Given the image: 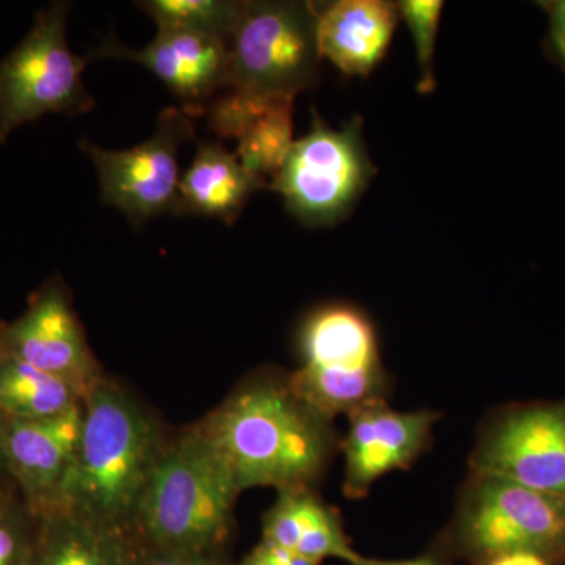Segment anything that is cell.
Instances as JSON below:
<instances>
[{
    "mask_svg": "<svg viewBox=\"0 0 565 565\" xmlns=\"http://www.w3.org/2000/svg\"><path fill=\"white\" fill-rule=\"evenodd\" d=\"M321 61L315 3L245 2L228 41L226 88L294 99L313 87Z\"/></svg>",
    "mask_w": 565,
    "mask_h": 565,
    "instance_id": "obj_6",
    "label": "cell"
},
{
    "mask_svg": "<svg viewBox=\"0 0 565 565\" xmlns=\"http://www.w3.org/2000/svg\"><path fill=\"white\" fill-rule=\"evenodd\" d=\"M548 14V47L565 73V0L542 3Z\"/></svg>",
    "mask_w": 565,
    "mask_h": 565,
    "instance_id": "obj_27",
    "label": "cell"
},
{
    "mask_svg": "<svg viewBox=\"0 0 565 565\" xmlns=\"http://www.w3.org/2000/svg\"><path fill=\"white\" fill-rule=\"evenodd\" d=\"M318 561L288 552L267 542H259L255 548L244 557L241 563L234 565H321Z\"/></svg>",
    "mask_w": 565,
    "mask_h": 565,
    "instance_id": "obj_26",
    "label": "cell"
},
{
    "mask_svg": "<svg viewBox=\"0 0 565 565\" xmlns=\"http://www.w3.org/2000/svg\"><path fill=\"white\" fill-rule=\"evenodd\" d=\"M266 182L248 172L237 156L218 141H202L191 167L181 177L174 214L218 218L232 225L248 199L266 188Z\"/></svg>",
    "mask_w": 565,
    "mask_h": 565,
    "instance_id": "obj_17",
    "label": "cell"
},
{
    "mask_svg": "<svg viewBox=\"0 0 565 565\" xmlns=\"http://www.w3.org/2000/svg\"><path fill=\"white\" fill-rule=\"evenodd\" d=\"M36 525L20 493L0 497V565H31Z\"/></svg>",
    "mask_w": 565,
    "mask_h": 565,
    "instance_id": "obj_24",
    "label": "cell"
},
{
    "mask_svg": "<svg viewBox=\"0 0 565 565\" xmlns=\"http://www.w3.org/2000/svg\"><path fill=\"white\" fill-rule=\"evenodd\" d=\"M460 541L490 561L512 553L552 556L565 548V500L493 476H475Z\"/></svg>",
    "mask_w": 565,
    "mask_h": 565,
    "instance_id": "obj_8",
    "label": "cell"
},
{
    "mask_svg": "<svg viewBox=\"0 0 565 565\" xmlns=\"http://www.w3.org/2000/svg\"><path fill=\"white\" fill-rule=\"evenodd\" d=\"M275 99L277 96L226 88V92L207 107V129L218 139L239 141L262 120Z\"/></svg>",
    "mask_w": 565,
    "mask_h": 565,
    "instance_id": "obj_22",
    "label": "cell"
},
{
    "mask_svg": "<svg viewBox=\"0 0 565 565\" xmlns=\"http://www.w3.org/2000/svg\"><path fill=\"white\" fill-rule=\"evenodd\" d=\"M158 29H178L228 43L245 2L232 0H147L137 3Z\"/></svg>",
    "mask_w": 565,
    "mask_h": 565,
    "instance_id": "obj_21",
    "label": "cell"
},
{
    "mask_svg": "<svg viewBox=\"0 0 565 565\" xmlns=\"http://www.w3.org/2000/svg\"><path fill=\"white\" fill-rule=\"evenodd\" d=\"M239 490L195 424L170 435L134 514L129 539L177 555L225 556Z\"/></svg>",
    "mask_w": 565,
    "mask_h": 565,
    "instance_id": "obj_3",
    "label": "cell"
},
{
    "mask_svg": "<svg viewBox=\"0 0 565 565\" xmlns=\"http://www.w3.org/2000/svg\"><path fill=\"white\" fill-rule=\"evenodd\" d=\"M399 20L397 3L386 0L316 7L319 54L345 76H367L384 61Z\"/></svg>",
    "mask_w": 565,
    "mask_h": 565,
    "instance_id": "obj_15",
    "label": "cell"
},
{
    "mask_svg": "<svg viewBox=\"0 0 565 565\" xmlns=\"http://www.w3.org/2000/svg\"><path fill=\"white\" fill-rule=\"evenodd\" d=\"M401 20L407 24L414 39L418 63V92L430 95L435 90V41L440 25L444 2L441 0H403L397 2Z\"/></svg>",
    "mask_w": 565,
    "mask_h": 565,
    "instance_id": "obj_23",
    "label": "cell"
},
{
    "mask_svg": "<svg viewBox=\"0 0 565 565\" xmlns=\"http://www.w3.org/2000/svg\"><path fill=\"white\" fill-rule=\"evenodd\" d=\"M352 565H440L430 557H416V559H404V561H384V559H371V557H363L360 555L353 561Z\"/></svg>",
    "mask_w": 565,
    "mask_h": 565,
    "instance_id": "obj_29",
    "label": "cell"
},
{
    "mask_svg": "<svg viewBox=\"0 0 565 565\" xmlns=\"http://www.w3.org/2000/svg\"><path fill=\"white\" fill-rule=\"evenodd\" d=\"M374 174L360 118L334 129L316 117L270 188L305 225L330 226L351 214Z\"/></svg>",
    "mask_w": 565,
    "mask_h": 565,
    "instance_id": "obj_7",
    "label": "cell"
},
{
    "mask_svg": "<svg viewBox=\"0 0 565 565\" xmlns=\"http://www.w3.org/2000/svg\"><path fill=\"white\" fill-rule=\"evenodd\" d=\"M292 98H277L262 120L237 141L236 156L248 172L277 177L294 145Z\"/></svg>",
    "mask_w": 565,
    "mask_h": 565,
    "instance_id": "obj_20",
    "label": "cell"
},
{
    "mask_svg": "<svg viewBox=\"0 0 565 565\" xmlns=\"http://www.w3.org/2000/svg\"><path fill=\"white\" fill-rule=\"evenodd\" d=\"M128 535L54 509L39 515L31 565H132Z\"/></svg>",
    "mask_w": 565,
    "mask_h": 565,
    "instance_id": "obj_18",
    "label": "cell"
},
{
    "mask_svg": "<svg viewBox=\"0 0 565 565\" xmlns=\"http://www.w3.org/2000/svg\"><path fill=\"white\" fill-rule=\"evenodd\" d=\"M0 355L61 379L84 399L107 375L88 344L61 277L36 289L24 313L0 322Z\"/></svg>",
    "mask_w": 565,
    "mask_h": 565,
    "instance_id": "obj_10",
    "label": "cell"
},
{
    "mask_svg": "<svg viewBox=\"0 0 565 565\" xmlns=\"http://www.w3.org/2000/svg\"><path fill=\"white\" fill-rule=\"evenodd\" d=\"M82 403L84 397L61 379L0 355V418H50Z\"/></svg>",
    "mask_w": 565,
    "mask_h": 565,
    "instance_id": "obj_19",
    "label": "cell"
},
{
    "mask_svg": "<svg viewBox=\"0 0 565 565\" xmlns=\"http://www.w3.org/2000/svg\"><path fill=\"white\" fill-rule=\"evenodd\" d=\"M475 476H493L565 500V404L505 412L482 435Z\"/></svg>",
    "mask_w": 565,
    "mask_h": 565,
    "instance_id": "obj_11",
    "label": "cell"
},
{
    "mask_svg": "<svg viewBox=\"0 0 565 565\" xmlns=\"http://www.w3.org/2000/svg\"><path fill=\"white\" fill-rule=\"evenodd\" d=\"M438 416L430 411L397 412L384 399L349 415L343 441L345 497H366L375 481L411 467L426 449Z\"/></svg>",
    "mask_w": 565,
    "mask_h": 565,
    "instance_id": "obj_14",
    "label": "cell"
},
{
    "mask_svg": "<svg viewBox=\"0 0 565 565\" xmlns=\"http://www.w3.org/2000/svg\"><path fill=\"white\" fill-rule=\"evenodd\" d=\"M169 438L161 419L106 375L84 399L79 445L55 509L129 537L141 493Z\"/></svg>",
    "mask_w": 565,
    "mask_h": 565,
    "instance_id": "obj_2",
    "label": "cell"
},
{
    "mask_svg": "<svg viewBox=\"0 0 565 565\" xmlns=\"http://www.w3.org/2000/svg\"><path fill=\"white\" fill-rule=\"evenodd\" d=\"M262 541L318 563L341 559L352 565L360 556L344 533L340 515L313 489L278 492L277 501L263 516Z\"/></svg>",
    "mask_w": 565,
    "mask_h": 565,
    "instance_id": "obj_16",
    "label": "cell"
},
{
    "mask_svg": "<svg viewBox=\"0 0 565 565\" xmlns=\"http://www.w3.org/2000/svg\"><path fill=\"white\" fill-rule=\"evenodd\" d=\"M68 2L36 13L31 31L0 62V143L44 115H81L93 109L82 74L87 61L66 39Z\"/></svg>",
    "mask_w": 565,
    "mask_h": 565,
    "instance_id": "obj_5",
    "label": "cell"
},
{
    "mask_svg": "<svg viewBox=\"0 0 565 565\" xmlns=\"http://www.w3.org/2000/svg\"><path fill=\"white\" fill-rule=\"evenodd\" d=\"M195 427L241 493L313 489L337 448L333 419L294 392L289 375H252Z\"/></svg>",
    "mask_w": 565,
    "mask_h": 565,
    "instance_id": "obj_1",
    "label": "cell"
},
{
    "mask_svg": "<svg viewBox=\"0 0 565 565\" xmlns=\"http://www.w3.org/2000/svg\"><path fill=\"white\" fill-rule=\"evenodd\" d=\"M487 565H546L544 557L533 555V553H512L493 557Z\"/></svg>",
    "mask_w": 565,
    "mask_h": 565,
    "instance_id": "obj_28",
    "label": "cell"
},
{
    "mask_svg": "<svg viewBox=\"0 0 565 565\" xmlns=\"http://www.w3.org/2000/svg\"><path fill=\"white\" fill-rule=\"evenodd\" d=\"M93 58H118L151 71L180 99L192 118L206 114L214 95L228 84V43L178 29H159L143 50H129L110 33Z\"/></svg>",
    "mask_w": 565,
    "mask_h": 565,
    "instance_id": "obj_13",
    "label": "cell"
},
{
    "mask_svg": "<svg viewBox=\"0 0 565 565\" xmlns=\"http://www.w3.org/2000/svg\"><path fill=\"white\" fill-rule=\"evenodd\" d=\"M195 121L178 107H167L150 139L129 150L110 151L82 141L99 178L104 203L117 207L136 225L177 211L180 150L195 139Z\"/></svg>",
    "mask_w": 565,
    "mask_h": 565,
    "instance_id": "obj_9",
    "label": "cell"
},
{
    "mask_svg": "<svg viewBox=\"0 0 565 565\" xmlns=\"http://www.w3.org/2000/svg\"><path fill=\"white\" fill-rule=\"evenodd\" d=\"M299 352L300 367L289 384L329 418L384 399L377 333L359 308L334 303L313 311L300 327Z\"/></svg>",
    "mask_w": 565,
    "mask_h": 565,
    "instance_id": "obj_4",
    "label": "cell"
},
{
    "mask_svg": "<svg viewBox=\"0 0 565 565\" xmlns=\"http://www.w3.org/2000/svg\"><path fill=\"white\" fill-rule=\"evenodd\" d=\"M10 493H18V490L13 481H11L9 473H7L6 465H3L2 457H0V497Z\"/></svg>",
    "mask_w": 565,
    "mask_h": 565,
    "instance_id": "obj_30",
    "label": "cell"
},
{
    "mask_svg": "<svg viewBox=\"0 0 565 565\" xmlns=\"http://www.w3.org/2000/svg\"><path fill=\"white\" fill-rule=\"evenodd\" d=\"M132 565H234L226 556L177 555L134 545Z\"/></svg>",
    "mask_w": 565,
    "mask_h": 565,
    "instance_id": "obj_25",
    "label": "cell"
},
{
    "mask_svg": "<svg viewBox=\"0 0 565 565\" xmlns=\"http://www.w3.org/2000/svg\"><path fill=\"white\" fill-rule=\"evenodd\" d=\"M84 403L39 419L0 418V457L35 515L54 511L79 445Z\"/></svg>",
    "mask_w": 565,
    "mask_h": 565,
    "instance_id": "obj_12",
    "label": "cell"
}]
</instances>
